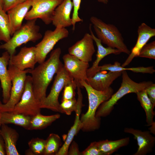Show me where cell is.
I'll return each instance as SVG.
<instances>
[{
	"instance_id": "obj_1",
	"label": "cell",
	"mask_w": 155,
	"mask_h": 155,
	"mask_svg": "<svg viewBox=\"0 0 155 155\" xmlns=\"http://www.w3.org/2000/svg\"><path fill=\"white\" fill-rule=\"evenodd\" d=\"M61 53L60 48H56L51 52L47 60L39 64L35 68L30 69L29 73L32 75L33 93L40 103L46 96L47 88L54 75L64 66L60 60Z\"/></svg>"
},
{
	"instance_id": "obj_2",
	"label": "cell",
	"mask_w": 155,
	"mask_h": 155,
	"mask_svg": "<svg viewBox=\"0 0 155 155\" xmlns=\"http://www.w3.org/2000/svg\"><path fill=\"white\" fill-rule=\"evenodd\" d=\"M81 88H84L88 98V107L87 111L81 115L80 120L81 130L84 132H90L98 129L100 125V118L96 117V112L99 106L108 100L113 94L114 90L111 87L103 91H99L92 88L85 81L80 84Z\"/></svg>"
},
{
	"instance_id": "obj_3",
	"label": "cell",
	"mask_w": 155,
	"mask_h": 155,
	"mask_svg": "<svg viewBox=\"0 0 155 155\" xmlns=\"http://www.w3.org/2000/svg\"><path fill=\"white\" fill-rule=\"evenodd\" d=\"M121 75L122 81L120 88L108 100L99 106L96 113V117L100 118L108 116L113 110L115 105L123 96L130 93H136L153 83L151 81L135 82L130 78L126 71H122Z\"/></svg>"
},
{
	"instance_id": "obj_4",
	"label": "cell",
	"mask_w": 155,
	"mask_h": 155,
	"mask_svg": "<svg viewBox=\"0 0 155 155\" xmlns=\"http://www.w3.org/2000/svg\"><path fill=\"white\" fill-rule=\"evenodd\" d=\"M90 20L97 37L102 43L108 47L117 49L121 53L129 55L131 52L124 42L122 35L118 28L113 24H106L95 16Z\"/></svg>"
},
{
	"instance_id": "obj_5",
	"label": "cell",
	"mask_w": 155,
	"mask_h": 155,
	"mask_svg": "<svg viewBox=\"0 0 155 155\" xmlns=\"http://www.w3.org/2000/svg\"><path fill=\"white\" fill-rule=\"evenodd\" d=\"M37 20H27L15 32L9 41L0 45V49L5 50L11 57L15 55L16 48L22 44L41 39L42 36L39 32V26L36 24Z\"/></svg>"
},
{
	"instance_id": "obj_6",
	"label": "cell",
	"mask_w": 155,
	"mask_h": 155,
	"mask_svg": "<svg viewBox=\"0 0 155 155\" xmlns=\"http://www.w3.org/2000/svg\"><path fill=\"white\" fill-rule=\"evenodd\" d=\"M8 69L12 83L10 96L8 101L5 104L0 101L1 112H11L20 101L24 92L26 74L30 69L21 71L9 63Z\"/></svg>"
},
{
	"instance_id": "obj_7",
	"label": "cell",
	"mask_w": 155,
	"mask_h": 155,
	"mask_svg": "<svg viewBox=\"0 0 155 155\" xmlns=\"http://www.w3.org/2000/svg\"><path fill=\"white\" fill-rule=\"evenodd\" d=\"M40 102L34 97L31 76H27L24 90L20 101L9 112L32 116L40 113Z\"/></svg>"
},
{
	"instance_id": "obj_8",
	"label": "cell",
	"mask_w": 155,
	"mask_h": 155,
	"mask_svg": "<svg viewBox=\"0 0 155 155\" xmlns=\"http://www.w3.org/2000/svg\"><path fill=\"white\" fill-rule=\"evenodd\" d=\"M73 80L63 66L56 74L50 93L41 102V108L60 113L58 100L60 93L65 86Z\"/></svg>"
},
{
	"instance_id": "obj_9",
	"label": "cell",
	"mask_w": 155,
	"mask_h": 155,
	"mask_svg": "<svg viewBox=\"0 0 155 155\" xmlns=\"http://www.w3.org/2000/svg\"><path fill=\"white\" fill-rule=\"evenodd\" d=\"M69 32L65 28L56 27L54 30H48L40 42L35 46L37 63L44 62L47 55L59 40L68 37Z\"/></svg>"
},
{
	"instance_id": "obj_10",
	"label": "cell",
	"mask_w": 155,
	"mask_h": 155,
	"mask_svg": "<svg viewBox=\"0 0 155 155\" xmlns=\"http://www.w3.org/2000/svg\"><path fill=\"white\" fill-rule=\"evenodd\" d=\"M63 0H31V8L25 19L27 20L38 18L46 25L52 23L54 11Z\"/></svg>"
},
{
	"instance_id": "obj_11",
	"label": "cell",
	"mask_w": 155,
	"mask_h": 155,
	"mask_svg": "<svg viewBox=\"0 0 155 155\" xmlns=\"http://www.w3.org/2000/svg\"><path fill=\"white\" fill-rule=\"evenodd\" d=\"M63 59L65 68L80 87V82L87 80L86 73L89 67V63L81 60L69 53L63 56Z\"/></svg>"
},
{
	"instance_id": "obj_12",
	"label": "cell",
	"mask_w": 155,
	"mask_h": 155,
	"mask_svg": "<svg viewBox=\"0 0 155 155\" xmlns=\"http://www.w3.org/2000/svg\"><path fill=\"white\" fill-rule=\"evenodd\" d=\"M92 36L86 33L81 40L77 42L68 49L69 53L85 62L92 61L95 52Z\"/></svg>"
},
{
	"instance_id": "obj_13",
	"label": "cell",
	"mask_w": 155,
	"mask_h": 155,
	"mask_svg": "<svg viewBox=\"0 0 155 155\" xmlns=\"http://www.w3.org/2000/svg\"><path fill=\"white\" fill-rule=\"evenodd\" d=\"M78 95L77 108L75 113V116L74 123L68 131L64 144L62 145L56 155H67L69 147L74 137L78 133L82 128V124L80 116L83 104V95L81 88L79 85L77 86Z\"/></svg>"
},
{
	"instance_id": "obj_14",
	"label": "cell",
	"mask_w": 155,
	"mask_h": 155,
	"mask_svg": "<svg viewBox=\"0 0 155 155\" xmlns=\"http://www.w3.org/2000/svg\"><path fill=\"white\" fill-rule=\"evenodd\" d=\"M9 63L21 71L33 69L37 63L35 46L22 48L17 55L10 57Z\"/></svg>"
},
{
	"instance_id": "obj_15",
	"label": "cell",
	"mask_w": 155,
	"mask_h": 155,
	"mask_svg": "<svg viewBox=\"0 0 155 155\" xmlns=\"http://www.w3.org/2000/svg\"><path fill=\"white\" fill-rule=\"evenodd\" d=\"M124 131L133 135L137 141V150L133 155H146L152 152L155 144V137L149 131H142L127 127L125 128Z\"/></svg>"
},
{
	"instance_id": "obj_16",
	"label": "cell",
	"mask_w": 155,
	"mask_h": 155,
	"mask_svg": "<svg viewBox=\"0 0 155 155\" xmlns=\"http://www.w3.org/2000/svg\"><path fill=\"white\" fill-rule=\"evenodd\" d=\"M137 32L138 37L136 43L127 58L121 65L122 67L128 65L135 57H137L143 46L151 38L155 36V29L144 23H142L138 26Z\"/></svg>"
},
{
	"instance_id": "obj_17",
	"label": "cell",
	"mask_w": 155,
	"mask_h": 155,
	"mask_svg": "<svg viewBox=\"0 0 155 155\" xmlns=\"http://www.w3.org/2000/svg\"><path fill=\"white\" fill-rule=\"evenodd\" d=\"M122 71H99L87 78L86 83L93 89L103 91L110 87L113 81L122 74Z\"/></svg>"
},
{
	"instance_id": "obj_18",
	"label": "cell",
	"mask_w": 155,
	"mask_h": 155,
	"mask_svg": "<svg viewBox=\"0 0 155 155\" xmlns=\"http://www.w3.org/2000/svg\"><path fill=\"white\" fill-rule=\"evenodd\" d=\"M73 4L72 0H63L55 9L52 23L56 28H65L72 25L70 15Z\"/></svg>"
},
{
	"instance_id": "obj_19",
	"label": "cell",
	"mask_w": 155,
	"mask_h": 155,
	"mask_svg": "<svg viewBox=\"0 0 155 155\" xmlns=\"http://www.w3.org/2000/svg\"><path fill=\"white\" fill-rule=\"evenodd\" d=\"M31 0H26L9 10L7 12L11 36L22 25V22L31 7Z\"/></svg>"
},
{
	"instance_id": "obj_20",
	"label": "cell",
	"mask_w": 155,
	"mask_h": 155,
	"mask_svg": "<svg viewBox=\"0 0 155 155\" xmlns=\"http://www.w3.org/2000/svg\"><path fill=\"white\" fill-rule=\"evenodd\" d=\"M91 26L92 24H90L89 29L90 34L97 46V51L96 55V60L93 63L92 66L88 68L87 70L86 74L87 78L92 76L96 73L100 71L99 63L105 57L112 54L119 55L121 53L119 50L117 49L109 47H104L102 45L101 41L96 37L93 34L91 28Z\"/></svg>"
},
{
	"instance_id": "obj_21",
	"label": "cell",
	"mask_w": 155,
	"mask_h": 155,
	"mask_svg": "<svg viewBox=\"0 0 155 155\" xmlns=\"http://www.w3.org/2000/svg\"><path fill=\"white\" fill-rule=\"evenodd\" d=\"M10 55L6 51L0 57V80L3 90V102L6 103L10 97V91L12 86L11 77L8 69Z\"/></svg>"
},
{
	"instance_id": "obj_22",
	"label": "cell",
	"mask_w": 155,
	"mask_h": 155,
	"mask_svg": "<svg viewBox=\"0 0 155 155\" xmlns=\"http://www.w3.org/2000/svg\"><path fill=\"white\" fill-rule=\"evenodd\" d=\"M0 133L4 140L6 155H20L16 148V143L19 137L18 132L6 124H2Z\"/></svg>"
},
{
	"instance_id": "obj_23",
	"label": "cell",
	"mask_w": 155,
	"mask_h": 155,
	"mask_svg": "<svg viewBox=\"0 0 155 155\" xmlns=\"http://www.w3.org/2000/svg\"><path fill=\"white\" fill-rule=\"evenodd\" d=\"M129 137L116 140H106L97 142L99 149L102 155H110L119 148L125 146L129 143Z\"/></svg>"
},
{
	"instance_id": "obj_24",
	"label": "cell",
	"mask_w": 155,
	"mask_h": 155,
	"mask_svg": "<svg viewBox=\"0 0 155 155\" xmlns=\"http://www.w3.org/2000/svg\"><path fill=\"white\" fill-rule=\"evenodd\" d=\"M1 124H12L28 129L31 116L20 114H14L9 112H1Z\"/></svg>"
},
{
	"instance_id": "obj_25",
	"label": "cell",
	"mask_w": 155,
	"mask_h": 155,
	"mask_svg": "<svg viewBox=\"0 0 155 155\" xmlns=\"http://www.w3.org/2000/svg\"><path fill=\"white\" fill-rule=\"evenodd\" d=\"M59 114L44 115L41 113L31 116L28 130L41 129L49 125L60 117Z\"/></svg>"
},
{
	"instance_id": "obj_26",
	"label": "cell",
	"mask_w": 155,
	"mask_h": 155,
	"mask_svg": "<svg viewBox=\"0 0 155 155\" xmlns=\"http://www.w3.org/2000/svg\"><path fill=\"white\" fill-rule=\"evenodd\" d=\"M137 100L144 110L146 115V121L148 125H152L154 123L153 118L155 115L154 111V106L148 96L145 89L136 93Z\"/></svg>"
},
{
	"instance_id": "obj_27",
	"label": "cell",
	"mask_w": 155,
	"mask_h": 155,
	"mask_svg": "<svg viewBox=\"0 0 155 155\" xmlns=\"http://www.w3.org/2000/svg\"><path fill=\"white\" fill-rule=\"evenodd\" d=\"M100 71H122L127 70L135 73L149 74H153L155 72L153 66L125 68L121 66V63L118 61L115 62L113 64H106L100 66Z\"/></svg>"
},
{
	"instance_id": "obj_28",
	"label": "cell",
	"mask_w": 155,
	"mask_h": 155,
	"mask_svg": "<svg viewBox=\"0 0 155 155\" xmlns=\"http://www.w3.org/2000/svg\"><path fill=\"white\" fill-rule=\"evenodd\" d=\"M62 146L60 136L55 133H51L46 140L43 155H56Z\"/></svg>"
},
{
	"instance_id": "obj_29",
	"label": "cell",
	"mask_w": 155,
	"mask_h": 155,
	"mask_svg": "<svg viewBox=\"0 0 155 155\" xmlns=\"http://www.w3.org/2000/svg\"><path fill=\"white\" fill-rule=\"evenodd\" d=\"M11 36L8 15L0 7V41L7 42L9 40Z\"/></svg>"
},
{
	"instance_id": "obj_30",
	"label": "cell",
	"mask_w": 155,
	"mask_h": 155,
	"mask_svg": "<svg viewBox=\"0 0 155 155\" xmlns=\"http://www.w3.org/2000/svg\"><path fill=\"white\" fill-rule=\"evenodd\" d=\"M46 140L38 137L33 138L28 142L29 149L33 155L43 154Z\"/></svg>"
},
{
	"instance_id": "obj_31",
	"label": "cell",
	"mask_w": 155,
	"mask_h": 155,
	"mask_svg": "<svg viewBox=\"0 0 155 155\" xmlns=\"http://www.w3.org/2000/svg\"><path fill=\"white\" fill-rule=\"evenodd\" d=\"M77 108V102L75 98L69 100H62L59 104L60 113L70 115L75 112Z\"/></svg>"
},
{
	"instance_id": "obj_32",
	"label": "cell",
	"mask_w": 155,
	"mask_h": 155,
	"mask_svg": "<svg viewBox=\"0 0 155 155\" xmlns=\"http://www.w3.org/2000/svg\"><path fill=\"white\" fill-rule=\"evenodd\" d=\"M100 3L104 4H107L109 0H97ZM73 4V11L71 18L72 30H74L75 28L76 23L78 22H82V19L79 16L78 11L80 8L81 0H72Z\"/></svg>"
},
{
	"instance_id": "obj_33",
	"label": "cell",
	"mask_w": 155,
	"mask_h": 155,
	"mask_svg": "<svg viewBox=\"0 0 155 155\" xmlns=\"http://www.w3.org/2000/svg\"><path fill=\"white\" fill-rule=\"evenodd\" d=\"M138 57L155 59V41L146 44L141 49Z\"/></svg>"
},
{
	"instance_id": "obj_34",
	"label": "cell",
	"mask_w": 155,
	"mask_h": 155,
	"mask_svg": "<svg viewBox=\"0 0 155 155\" xmlns=\"http://www.w3.org/2000/svg\"><path fill=\"white\" fill-rule=\"evenodd\" d=\"M77 84L73 80L66 85L64 88L62 100H69L75 98V90Z\"/></svg>"
},
{
	"instance_id": "obj_35",
	"label": "cell",
	"mask_w": 155,
	"mask_h": 155,
	"mask_svg": "<svg viewBox=\"0 0 155 155\" xmlns=\"http://www.w3.org/2000/svg\"><path fill=\"white\" fill-rule=\"evenodd\" d=\"M82 155H102L98 147L97 142H94L83 151L81 152Z\"/></svg>"
},
{
	"instance_id": "obj_36",
	"label": "cell",
	"mask_w": 155,
	"mask_h": 155,
	"mask_svg": "<svg viewBox=\"0 0 155 155\" xmlns=\"http://www.w3.org/2000/svg\"><path fill=\"white\" fill-rule=\"evenodd\" d=\"M26 0H2V8L7 12L9 10Z\"/></svg>"
},
{
	"instance_id": "obj_37",
	"label": "cell",
	"mask_w": 155,
	"mask_h": 155,
	"mask_svg": "<svg viewBox=\"0 0 155 155\" xmlns=\"http://www.w3.org/2000/svg\"><path fill=\"white\" fill-rule=\"evenodd\" d=\"M145 89L148 96L154 107L155 106V84L153 83L147 87Z\"/></svg>"
},
{
	"instance_id": "obj_38",
	"label": "cell",
	"mask_w": 155,
	"mask_h": 155,
	"mask_svg": "<svg viewBox=\"0 0 155 155\" xmlns=\"http://www.w3.org/2000/svg\"><path fill=\"white\" fill-rule=\"evenodd\" d=\"M67 155H82L81 152L79 150L78 144L74 141L71 143L68 150Z\"/></svg>"
},
{
	"instance_id": "obj_39",
	"label": "cell",
	"mask_w": 155,
	"mask_h": 155,
	"mask_svg": "<svg viewBox=\"0 0 155 155\" xmlns=\"http://www.w3.org/2000/svg\"><path fill=\"white\" fill-rule=\"evenodd\" d=\"M6 155L5 144L3 139L0 133V155Z\"/></svg>"
},
{
	"instance_id": "obj_40",
	"label": "cell",
	"mask_w": 155,
	"mask_h": 155,
	"mask_svg": "<svg viewBox=\"0 0 155 155\" xmlns=\"http://www.w3.org/2000/svg\"><path fill=\"white\" fill-rule=\"evenodd\" d=\"M1 113L0 112V131L1 126Z\"/></svg>"
},
{
	"instance_id": "obj_41",
	"label": "cell",
	"mask_w": 155,
	"mask_h": 155,
	"mask_svg": "<svg viewBox=\"0 0 155 155\" xmlns=\"http://www.w3.org/2000/svg\"><path fill=\"white\" fill-rule=\"evenodd\" d=\"M2 0H0V7L2 8Z\"/></svg>"
}]
</instances>
